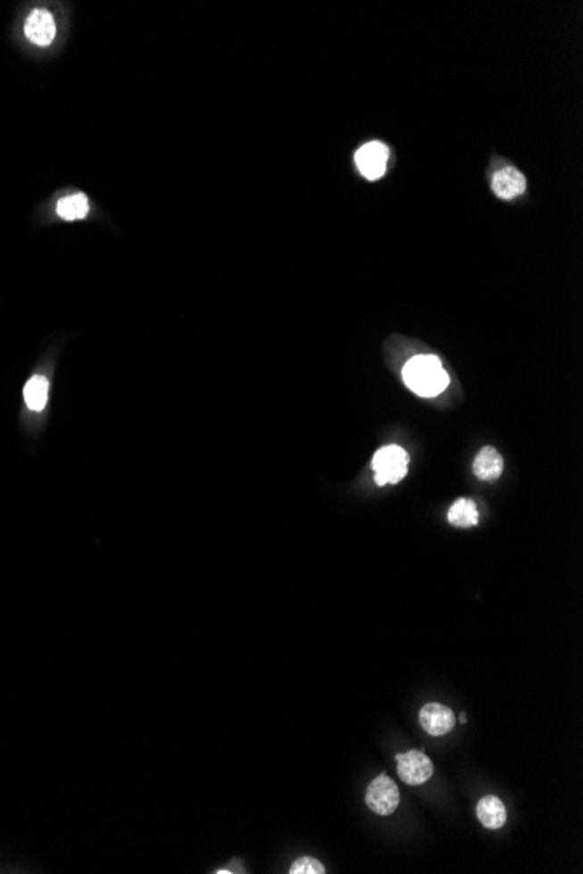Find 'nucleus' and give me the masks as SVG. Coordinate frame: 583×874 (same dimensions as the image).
I'll list each match as a JSON object with an SVG mask.
<instances>
[{
  "instance_id": "4",
  "label": "nucleus",
  "mask_w": 583,
  "mask_h": 874,
  "mask_svg": "<svg viewBox=\"0 0 583 874\" xmlns=\"http://www.w3.org/2000/svg\"><path fill=\"white\" fill-rule=\"evenodd\" d=\"M396 771L404 784L423 786L433 775V762L421 751L396 754Z\"/></svg>"
},
{
  "instance_id": "15",
  "label": "nucleus",
  "mask_w": 583,
  "mask_h": 874,
  "mask_svg": "<svg viewBox=\"0 0 583 874\" xmlns=\"http://www.w3.org/2000/svg\"><path fill=\"white\" fill-rule=\"evenodd\" d=\"M460 721L465 724V722H467V714H462V718H460Z\"/></svg>"
},
{
  "instance_id": "1",
  "label": "nucleus",
  "mask_w": 583,
  "mask_h": 874,
  "mask_svg": "<svg viewBox=\"0 0 583 874\" xmlns=\"http://www.w3.org/2000/svg\"><path fill=\"white\" fill-rule=\"evenodd\" d=\"M404 380L420 396H437L449 386V376L435 354H418L404 367Z\"/></svg>"
},
{
  "instance_id": "6",
  "label": "nucleus",
  "mask_w": 583,
  "mask_h": 874,
  "mask_svg": "<svg viewBox=\"0 0 583 874\" xmlns=\"http://www.w3.org/2000/svg\"><path fill=\"white\" fill-rule=\"evenodd\" d=\"M420 722L423 726V729L427 731L428 735L431 737H444L447 735L454 724H456V716L454 712L442 705V703H427L421 712H420Z\"/></svg>"
},
{
  "instance_id": "14",
  "label": "nucleus",
  "mask_w": 583,
  "mask_h": 874,
  "mask_svg": "<svg viewBox=\"0 0 583 874\" xmlns=\"http://www.w3.org/2000/svg\"><path fill=\"white\" fill-rule=\"evenodd\" d=\"M290 874H323L325 866L314 857H301L290 866Z\"/></svg>"
},
{
  "instance_id": "12",
  "label": "nucleus",
  "mask_w": 583,
  "mask_h": 874,
  "mask_svg": "<svg viewBox=\"0 0 583 874\" xmlns=\"http://www.w3.org/2000/svg\"><path fill=\"white\" fill-rule=\"evenodd\" d=\"M47 393H49V382L44 376H34L32 379H29L23 389L27 407L34 412L44 411L47 404Z\"/></svg>"
},
{
  "instance_id": "13",
  "label": "nucleus",
  "mask_w": 583,
  "mask_h": 874,
  "mask_svg": "<svg viewBox=\"0 0 583 874\" xmlns=\"http://www.w3.org/2000/svg\"><path fill=\"white\" fill-rule=\"evenodd\" d=\"M56 212H58V217L63 219V221H80L87 215L89 212V204H87V197L84 194H72V196H67V197H62L58 201V206H56Z\"/></svg>"
},
{
  "instance_id": "9",
  "label": "nucleus",
  "mask_w": 583,
  "mask_h": 874,
  "mask_svg": "<svg viewBox=\"0 0 583 874\" xmlns=\"http://www.w3.org/2000/svg\"><path fill=\"white\" fill-rule=\"evenodd\" d=\"M491 186L498 197L508 201L519 197L526 190V179L515 168H504L495 173Z\"/></svg>"
},
{
  "instance_id": "7",
  "label": "nucleus",
  "mask_w": 583,
  "mask_h": 874,
  "mask_svg": "<svg viewBox=\"0 0 583 874\" xmlns=\"http://www.w3.org/2000/svg\"><path fill=\"white\" fill-rule=\"evenodd\" d=\"M25 36L36 46H49L56 36V23L47 9H34L25 21Z\"/></svg>"
},
{
  "instance_id": "3",
  "label": "nucleus",
  "mask_w": 583,
  "mask_h": 874,
  "mask_svg": "<svg viewBox=\"0 0 583 874\" xmlns=\"http://www.w3.org/2000/svg\"><path fill=\"white\" fill-rule=\"evenodd\" d=\"M365 803L374 813L381 817H388L391 813H395V810L400 804L398 787L388 775H379L371 782L365 795Z\"/></svg>"
},
{
  "instance_id": "5",
  "label": "nucleus",
  "mask_w": 583,
  "mask_h": 874,
  "mask_svg": "<svg viewBox=\"0 0 583 874\" xmlns=\"http://www.w3.org/2000/svg\"><path fill=\"white\" fill-rule=\"evenodd\" d=\"M388 157V147L385 144H381V142H371V144H365L356 153L354 161H356V166H358L360 173L367 180H378L387 171Z\"/></svg>"
},
{
  "instance_id": "10",
  "label": "nucleus",
  "mask_w": 583,
  "mask_h": 874,
  "mask_svg": "<svg viewBox=\"0 0 583 874\" xmlns=\"http://www.w3.org/2000/svg\"><path fill=\"white\" fill-rule=\"evenodd\" d=\"M477 819L486 829H502L506 824V808L496 796H486L477 804Z\"/></svg>"
},
{
  "instance_id": "8",
  "label": "nucleus",
  "mask_w": 583,
  "mask_h": 874,
  "mask_svg": "<svg viewBox=\"0 0 583 874\" xmlns=\"http://www.w3.org/2000/svg\"><path fill=\"white\" fill-rule=\"evenodd\" d=\"M473 473L482 482L498 480L504 473V457L495 447H484L473 459Z\"/></svg>"
},
{
  "instance_id": "11",
  "label": "nucleus",
  "mask_w": 583,
  "mask_h": 874,
  "mask_svg": "<svg viewBox=\"0 0 583 874\" xmlns=\"http://www.w3.org/2000/svg\"><path fill=\"white\" fill-rule=\"evenodd\" d=\"M447 520L451 526L460 528V529H468V528L477 526L479 524L477 504L468 497L456 499L447 512Z\"/></svg>"
},
{
  "instance_id": "2",
  "label": "nucleus",
  "mask_w": 583,
  "mask_h": 874,
  "mask_svg": "<svg viewBox=\"0 0 583 874\" xmlns=\"http://www.w3.org/2000/svg\"><path fill=\"white\" fill-rule=\"evenodd\" d=\"M409 454L398 445H387L379 449L372 459L374 480L379 487L387 484H398L407 475Z\"/></svg>"
}]
</instances>
